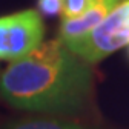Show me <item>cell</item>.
I'll return each mask as SVG.
<instances>
[{
	"instance_id": "obj_4",
	"label": "cell",
	"mask_w": 129,
	"mask_h": 129,
	"mask_svg": "<svg viewBox=\"0 0 129 129\" xmlns=\"http://www.w3.org/2000/svg\"><path fill=\"white\" fill-rule=\"evenodd\" d=\"M121 2L123 0H100L77 17L61 19L58 39L61 42H71L86 36Z\"/></svg>"
},
{
	"instance_id": "obj_7",
	"label": "cell",
	"mask_w": 129,
	"mask_h": 129,
	"mask_svg": "<svg viewBox=\"0 0 129 129\" xmlns=\"http://www.w3.org/2000/svg\"><path fill=\"white\" fill-rule=\"evenodd\" d=\"M61 3L63 0H39V12L45 15H57L61 12Z\"/></svg>"
},
{
	"instance_id": "obj_6",
	"label": "cell",
	"mask_w": 129,
	"mask_h": 129,
	"mask_svg": "<svg viewBox=\"0 0 129 129\" xmlns=\"http://www.w3.org/2000/svg\"><path fill=\"white\" fill-rule=\"evenodd\" d=\"M100 0H63L61 3V19H72L83 14L92 5H95Z\"/></svg>"
},
{
	"instance_id": "obj_5",
	"label": "cell",
	"mask_w": 129,
	"mask_h": 129,
	"mask_svg": "<svg viewBox=\"0 0 129 129\" xmlns=\"http://www.w3.org/2000/svg\"><path fill=\"white\" fill-rule=\"evenodd\" d=\"M9 129H85L75 123L61 121V120H46V118H37V120H25L12 124Z\"/></svg>"
},
{
	"instance_id": "obj_3",
	"label": "cell",
	"mask_w": 129,
	"mask_h": 129,
	"mask_svg": "<svg viewBox=\"0 0 129 129\" xmlns=\"http://www.w3.org/2000/svg\"><path fill=\"white\" fill-rule=\"evenodd\" d=\"M45 23L37 9H25L0 17V60L17 61L43 43Z\"/></svg>"
},
{
	"instance_id": "obj_1",
	"label": "cell",
	"mask_w": 129,
	"mask_h": 129,
	"mask_svg": "<svg viewBox=\"0 0 129 129\" xmlns=\"http://www.w3.org/2000/svg\"><path fill=\"white\" fill-rule=\"evenodd\" d=\"M92 89L89 63L60 39L43 42L0 74V94L12 106L46 114L83 109Z\"/></svg>"
},
{
	"instance_id": "obj_2",
	"label": "cell",
	"mask_w": 129,
	"mask_h": 129,
	"mask_svg": "<svg viewBox=\"0 0 129 129\" xmlns=\"http://www.w3.org/2000/svg\"><path fill=\"white\" fill-rule=\"evenodd\" d=\"M63 43L89 64L129 45V0L118 3L86 36Z\"/></svg>"
}]
</instances>
